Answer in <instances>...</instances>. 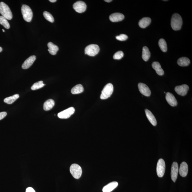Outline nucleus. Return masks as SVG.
I'll return each instance as SVG.
<instances>
[{
    "mask_svg": "<svg viewBox=\"0 0 192 192\" xmlns=\"http://www.w3.org/2000/svg\"><path fill=\"white\" fill-rule=\"evenodd\" d=\"M182 24V19L180 15L175 13L172 15L171 20V25L173 30L175 31L180 30Z\"/></svg>",
    "mask_w": 192,
    "mask_h": 192,
    "instance_id": "1",
    "label": "nucleus"
},
{
    "mask_svg": "<svg viewBox=\"0 0 192 192\" xmlns=\"http://www.w3.org/2000/svg\"><path fill=\"white\" fill-rule=\"evenodd\" d=\"M0 14L7 20H11L12 15L11 11L7 4L3 2H0Z\"/></svg>",
    "mask_w": 192,
    "mask_h": 192,
    "instance_id": "2",
    "label": "nucleus"
},
{
    "mask_svg": "<svg viewBox=\"0 0 192 192\" xmlns=\"http://www.w3.org/2000/svg\"><path fill=\"white\" fill-rule=\"evenodd\" d=\"M21 10L23 19L27 22H30L33 17V12L31 9L27 5H23Z\"/></svg>",
    "mask_w": 192,
    "mask_h": 192,
    "instance_id": "3",
    "label": "nucleus"
},
{
    "mask_svg": "<svg viewBox=\"0 0 192 192\" xmlns=\"http://www.w3.org/2000/svg\"><path fill=\"white\" fill-rule=\"evenodd\" d=\"M114 91V87L112 83L107 84L101 91L100 99L104 100L108 99L112 94Z\"/></svg>",
    "mask_w": 192,
    "mask_h": 192,
    "instance_id": "4",
    "label": "nucleus"
},
{
    "mask_svg": "<svg viewBox=\"0 0 192 192\" xmlns=\"http://www.w3.org/2000/svg\"><path fill=\"white\" fill-rule=\"evenodd\" d=\"M70 172L74 178L78 179L82 176V169L78 164H73L70 166Z\"/></svg>",
    "mask_w": 192,
    "mask_h": 192,
    "instance_id": "5",
    "label": "nucleus"
},
{
    "mask_svg": "<svg viewBox=\"0 0 192 192\" xmlns=\"http://www.w3.org/2000/svg\"><path fill=\"white\" fill-rule=\"evenodd\" d=\"M100 48L97 44H91L86 47L85 53L91 56H94L99 52Z\"/></svg>",
    "mask_w": 192,
    "mask_h": 192,
    "instance_id": "6",
    "label": "nucleus"
},
{
    "mask_svg": "<svg viewBox=\"0 0 192 192\" xmlns=\"http://www.w3.org/2000/svg\"><path fill=\"white\" fill-rule=\"evenodd\" d=\"M165 170V164L164 160L160 159L158 162L157 172L158 176L162 178L164 176Z\"/></svg>",
    "mask_w": 192,
    "mask_h": 192,
    "instance_id": "7",
    "label": "nucleus"
},
{
    "mask_svg": "<svg viewBox=\"0 0 192 192\" xmlns=\"http://www.w3.org/2000/svg\"><path fill=\"white\" fill-rule=\"evenodd\" d=\"M75 109L73 107H70L60 112L58 114V117L60 119H66L69 118L72 115L74 114Z\"/></svg>",
    "mask_w": 192,
    "mask_h": 192,
    "instance_id": "8",
    "label": "nucleus"
},
{
    "mask_svg": "<svg viewBox=\"0 0 192 192\" xmlns=\"http://www.w3.org/2000/svg\"><path fill=\"white\" fill-rule=\"evenodd\" d=\"M73 8L76 12L81 13L86 10L87 5L84 2L78 1L74 4Z\"/></svg>",
    "mask_w": 192,
    "mask_h": 192,
    "instance_id": "9",
    "label": "nucleus"
},
{
    "mask_svg": "<svg viewBox=\"0 0 192 192\" xmlns=\"http://www.w3.org/2000/svg\"><path fill=\"white\" fill-rule=\"evenodd\" d=\"M179 172V166L178 163L176 162H174L172 163L171 172V176L172 180L174 182H176L178 178Z\"/></svg>",
    "mask_w": 192,
    "mask_h": 192,
    "instance_id": "10",
    "label": "nucleus"
},
{
    "mask_svg": "<svg viewBox=\"0 0 192 192\" xmlns=\"http://www.w3.org/2000/svg\"><path fill=\"white\" fill-rule=\"evenodd\" d=\"M189 89V87L187 84H183L175 87V91L178 94L184 96L187 94Z\"/></svg>",
    "mask_w": 192,
    "mask_h": 192,
    "instance_id": "11",
    "label": "nucleus"
},
{
    "mask_svg": "<svg viewBox=\"0 0 192 192\" xmlns=\"http://www.w3.org/2000/svg\"><path fill=\"white\" fill-rule=\"evenodd\" d=\"M138 87L140 93L142 95L146 97H149L151 95V91L149 87L146 84L142 83H139Z\"/></svg>",
    "mask_w": 192,
    "mask_h": 192,
    "instance_id": "12",
    "label": "nucleus"
},
{
    "mask_svg": "<svg viewBox=\"0 0 192 192\" xmlns=\"http://www.w3.org/2000/svg\"><path fill=\"white\" fill-rule=\"evenodd\" d=\"M166 100L168 103L172 106H176L178 104L177 100L172 94L169 92L166 93Z\"/></svg>",
    "mask_w": 192,
    "mask_h": 192,
    "instance_id": "13",
    "label": "nucleus"
},
{
    "mask_svg": "<svg viewBox=\"0 0 192 192\" xmlns=\"http://www.w3.org/2000/svg\"><path fill=\"white\" fill-rule=\"evenodd\" d=\"M36 59V57L35 55H31L27 59L24 61L22 66V68L23 69H27L33 65L34 61Z\"/></svg>",
    "mask_w": 192,
    "mask_h": 192,
    "instance_id": "14",
    "label": "nucleus"
},
{
    "mask_svg": "<svg viewBox=\"0 0 192 192\" xmlns=\"http://www.w3.org/2000/svg\"><path fill=\"white\" fill-rule=\"evenodd\" d=\"M124 15L120 13H114L109 16L110 20L112 22H117L123 20L124 19Z\"/></svg>",
    "mask_w": 192,
    "mask_h": 192,
    "instance_id": "15",
    "label": "nucleus"
},
{
    "mask_svg": "<svg viewBox=\"0 0 192 192\" xmlns=\"http://www.w3.org/2000/svg\"><path fill=\"white\" fill-rule=\"evenodd\" d=\"M179 172L181 176L185 177L187 176L188 172V166L186 162H183L181 164Z\"/></svg>",
    "mask_w": 192,
    "mask_h": 192,
    "instance_id": "16",
    "label": "nucleus"
},
{
    "mask_svg": "<svg viewBox=\"0 0 192 192\" xmlns=\"http://www.w3.org/2000/svg\"><path fill=\"white\" fill-rule=\"evenodd\" d=\"M118 183L116 181H113L105 186L102 189L103 192H110L118 186Z\"/></svg>",
    "mask_w": 192,
    "mask_h": 192,
    "instance_id": "17",
    "label": "nucleus"
},
{
    "mask_svg": "<svg viewBox=\"0 0 192 192\" xmlns=\"http://www.w3.org/2000/svg\"><path fill=\"white\" fill-rule=\"evenodd\" d=\"M145 112L147 118L151 124L154 126H156L157 122L154 115H153L151 111L147 109L145 110Z\"/></svg>",
    "mask_w": 192,
    "mask_h": 192,
    "instance_id": "18",
    "label": "nucleus"
},
{
    "mask_svg": "<svg viewBox=\"0 0 192 192\" xmlns=\"http://www.w3.org/2000/svg\"><path fill=\"white\" fill-rule=\"evenodd\" d=\"M152 67L157 73L159 76H163L164 74V71L161 68V65L157 62H154L152 63Z\"/></svg>",
    "mask_w": 192,
    "mask_h": 192,
    "instance_id": "19",
    "label": "nucleus"
},
{
    "mask_svg": "<svg viewBox=\"0 0 192 192\" xmlns=\"http://www.w3.org/2000/svg\"><path fill=\"white\" fill-rule=\"evenodd\" d=\"M151 22V20L150 18L145 17L141 19L139 22L138 24L140 27L144 29L148 26Z\"/></svg>",
    "mask_w": 192,
    "mask_h": 192,
    "instance_id": "20",
    "label": "nucleus"
},
{
    "mask_svg": "<svg viewBox=\"0 0 192 192\" xmlns=\"http://www.w3.org/2000/svg\"><path fill=\"white\" fill-rule=\"evenodd\" d=\"M48 46V51L51 55H55L57 54V51L59 50L58 47L51 42H49Z\"/></svg>",
    "mask_w": 192,
    "mask_h": 192,
    "instance_id": "21",
    "label": "nucleus"
},
{
    "mask_svg": "<svg viewBox=\"0 0 192 192\" xmlns=\"http://www.w3.org/2000/svg\"><path fill=\"white\" fill-rule=\"evenodd\" d=\"M55 104V101L53 99L47 100L44 104V109L45 111L50 110L53 107Z\"/></svg>",
    "mask_w": 192,
    "mask_h": 192,
    "instance_id": "22",
    "label": "nucleus"
},
{
    "mask_svg": "<svg viewBox=\"0 0 192 192\" xmlns=\"http://www.w3.org/2000/svg\"><path fill=\"white\" fill-rule=\"evenodd\" d=\"M151 57V53L149 49L146 46H144L143 48L142 58L145 61H148Z\"/></svg>",
    "mask_w": 192,
    "mask_h": 192,
    "instance_id": "23",
    "label": "nucleus"
},
{
    "mask_svg": "<svg viewBox=\"0 0 192 192\" xmlns=\"http://www.w3.org/2000/svg\"><path fill=\"white\" fill-rule=\"evenodd\" d=\"M178 65L182 67H185L188 66L190 63V59L186 57L180 58L177 61Z\"/></svg>",
    "mask_w": 192,
    "mask_h": 192,
    "instance_id": "24",
    "label": "nucleus"
},
{
    "mask_svg": "<svg viewBox=\"0 0 192 192\" xmlns=\"http://www.w3.org/2000/svg\"><path fill=\"white\" fill-rule=\"evenodd\" d=\"M84 88L83 85L79 84L76 85L72 88L71 90V93L73 94H80L83 92L84 91Z\"/></svg>",
    "mask_w": 192,
    "mask_h": 192,
    "instance_id": "25",
    "label": "nucleus"
},
{
    "mask_svg": "<svg viewBox=\"0 0 192 192\" xmlns=\"http://www.w3.org/2000/svg\"><path fill=\"white\" fill-rule=\"evenodd\" d=\"M19 97V95L18 94H16L11 96V97L5 98L4 99V101L6 104H11L18 99Z\"/></svg>",
    "mask_w": 192,
    "mask_h": 192,
    "instance_id": "26",
    "label": "nucleus"
},
{
    "mask_svg": "<svg viewBox=\"0 0 192 192\" xmlns=\"http://www.w3.org/2000/svg\"><path fill=\"white\" fill-rule=\"evenodd\" d=\"M158 44L160 48L163 52H166L167 51V44H166L165 41L163 38H161L159 40Z\"/></svg>",
    "mask_w": 192,
    "mask_h": 192,
    "instance_id": "27",
    "label": "nucleus"
},
{
    "mask_svg": "<svg viewBox=\"0 0 192 192\" xmlns=\"http://www.w3.org/2000/svg\"><path fill=\"white\" fill-rule=\"evenodd\" d=\"M0 24L3 25L6 29L10 28V24L7 19L2 16H0Z\"/></svg>",
    "mask_w": 192,
    "mask_h": 192,
    "instance_id": "28",
    "label": "nucleus"
},
{
    "mask_svg": "<svg viewBox=\"0 0 192 192\" xmlns=\"http://www.w3.org/2000/svg\"><path fill=\"white\" fill-rule=\"evenodd\" d=\"M45 84H44L42 81H40L37 82H36L32 85L31 87V89L32 90H36L42 88V87L44 86Z\"/></svg>",
    "mask_w": 192,
    "mask_h": 192,
    "instance_id": "29",
    "label": "nucleus"
},
{
    "mask_svg": "<svg viewBox=\"0 0 192 192\" xmlns=\"http://www.w3.org/2000/svg\"><path fill=\"white\" fill-rule=\"evenodd\" d=\"M44 16L47 20L51 23H53L54 21V19L52 15L50 12L45 11L43 13Z\"/></svg>",
    "mask_w": 192,
    "mask_h": 192,
    "instance_id": "30",
    "label": "nucleus"
},
{
    "mask_svg": "<svg viewBox=\"0 0 192 192\" xmlns=\"http://www.w3.org/2000/svg\"><path fill=\"white\" fill-rule=\"evenodd\" d=\"M124 54L123 51H119L115 53L113 56V59H120L123 57Z\"/></svg>",
    "mask_w": 192,
    "mask_h": 192,
    "instance_id": "31",
    "label": "nucleus"
},
{
    "mask_svg": "<svg viewBox=\"0 0 192 192\" xmlns=\"http://www.w3.org/2000/svg\"><path fill=\"white\" fill-rule=\"evenodd\" d=\"M116 39L120 41H124L127 39L128 38L127 35H125V34H121V35L116 36Z\"/></svg>",
    "mask_w": 192,
    "mask_h": 192,
    "instance_id": "32",
    "label": "nucleus"
},
{
    "mask_svg": "<svg viewBox=\"0 0 192 192\" xmlns=\"http://www.w3.org/2000/svg\"><path fill=\"white\" fill-rule=\"evenodd\" d=\"M7 115V113L6 112H0V120L3 119Z\"/></svg>",
    "mask_w": 192,
    "mask_h": 192,
    "instance_id": "33",
    "label": "nucleus"
},
{
    "mask_svg": "<svg viewBox=\"0 0 192 192\" xmlns=\"http://www.w3.org/2000/svg\"><path fill=\"white\" fill-rule=\"evenodd\" d=\"M26 192H36L35 190L31 187L27 188L26 190Z\"/></svg>",
    "mask_w": 192,
    "mask_h": 192,
    "instance_id": "34",
    "label": "nucleus"
},
{
    "mask_svg": "<svg viewBox=\"0 0 192 192\" xmlns=\"http://www.w3.org/2000/svg\"><path fill=\"white\" fill-rule=\"evenodd\" d=\"M49 1L52 2V3H54V2H56L57 1L56 0H50Z\"/></svg>",
    "mask_w": 192,
    "mask_h": 192,
    "instance_id": "35",
    "label": "nucleus"
},
{
    "mask_svg": "<svg viewBox=\"0 0 192 192\" xmlns=\"http://www.w3.org/2000/svg\"><path fill=\"white\" fill-rule=\"evenodd\" d=\"M104 1L106 2H108V3H109V2L112 1V0H105V1Z\"/></svg>",
    "mask_w": 192,
    "mask_h": 192,
    "instance_id": "36",
    "label": "nucleus"
},
{
    "mask_svg": "<svg viewBox=\"0 0 192 192\" xmlns=\"http://www.w3.org/2000/svg\"><path fill=\"white\" fill-rule=\"evenodd\" d=\"M2 51V48L1 47H0V52H1Z\"/></svg>",
    "mask_w": 192,
    "mask_h": 192,
    "instance_id": "37",
    "label": "nucleus"
},
{
    "mask_svg": "<svg viewBox=\"0 0 192 192\" xmlns=\"http://www.w3.org/2000/svg\"><path fill=\"white\" fill-rule=\"evenodd\" d=\"M3 30V32H5V30H4V29H3V30Z\"/></svg>",
    "mask_w": 192,
    "mask_h": 192,
    "instance_id": "38",
    "label": "nucleus"
}]
</instances>
